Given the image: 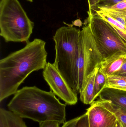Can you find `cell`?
<instances>
[{
  "label": "cell",
  "mask_w": 126,
  "mask_h": 127,
  "mask_svg": "<svg viewBox=\"0 0 126 127\" xmlns=\"http://www.w3.org/2000/svg\"><path fill=\"white\" fill-rule=\"evenodd\" d=\"M97 9L104 10L110 13L126 19V0H123L110 7H98Z\"/></svg>",
  "instance_id": "obj_17"
},
{
  "label": "cell",
  "mask_w": 126,
  "mask_h": 127,
  "mask_svg": "<svg viewBox=\"0 0 126 127\" xmlns=\"http://www.w3.org/2000/svg\"><path fill=\"white\" fill-rule=\"evenodd\" d=\"M79 117L72 119L66 122L63 124V126L61 127H74L78 120Z\"/></svg>",
  "instance_id": "obj_22"
},
{
  "label": "cell",
  "mask_w": 126,
  "mask_h": 127,
  "mask_svg": "<svg viewBox=\"0 0 126 127\" xmlns=\"http://www.w3.org/2000/svg\"><path fill=\"white\" fill-rule=\"evenodd\" d=\"M89 127H115L117 119L114 114L94 102L87 110Z\"/></svg>",
  "instance_id": "obj_8"
},
{
  "label": "cell",
  "mask_w": 126,
  "mask_h": 127,
  "mask_svg": "<svg viewBox=\"0 0 126 127\" xmlns=\"http://www.w3.org/2000/svg\"><path fill=\"white\" fill-rule=\"evenodd\" d=\"M80 31L72 26H64L58 28L53 36L55 50L53 64L69 86L77 94Z\"/></svg>",
  "instance_id": "obj_3"
},
{
  "label": "cell",
  "mask_w": 126,
  "mask_h": 127,
  "mask_svg": "<svg viewBox=\"0 0 126 127\" xmlns=\"http://www.w3.org/2000/svg\"><path fill=\"white\" fill-rule=\"evenodd\" d=\"M46 44L35 39L0 60V102L14 95L31 73L44 69L47 64Z\"/></svg>",
  "instance_id": "obj_1"
},
{
  "label": "cell",
  "mask_w": 126,
  "mask_h": 127,
  "mask_svg": "<svg viewBox=\"0 0 126 127\" xmlns=\"http://www.w3.org/2000/svg\"><path fill=\"white\" fill-rule=\"evenodd\" d=\"M39 127H60V123L56 122L47 121L39 123Z\"/></svg>",
  "instance_id": "obj_20"
},
{
  "label": "cell",
  "mask_w": 126,
  "mask_h": 127,
  "mask_svg": "<svg viewBox=\"0 0 126 127\" xmlns=\"http://www.w3.org/2000/svg\"><path fill=\"white\" fill-rule=\"evenodd\" d=\"M92 12L106 22L126 43V19L102 9H97Z\"/></svg>",
  "instance_id": "obj_9"
},
{
  "label": "cell",
  "mask_w": 126,
  "mask_h": 127,
  "mask_svg": "<svg viewBox=\"0 0 126 127\" xmlns=\"http://www.w3.org/2000/svg\"><path fill=\"white\" fill-rule=\"evenodd\" d=\"M126 60V53L117 52L102 62L99 69L107 77L112 75L121 68Z\"/></svg>",
  "instance_id": "obj_11"
},
{
  "label": "cell",
  "mask_w": 126,
  "mask_h": 127,
  "mask_svg": "<svg viewBox=\"0 0 126 127\" xmlns=\"http://www.w3.org/2000/svg\"><path fill=\"white\" fill-rule=\"evenodd\" d=\"M112 75L126 77V60L124 62L121 68Z\"/></svg>",
  "instance_id": "obj_21"
},
{
  "label": "cell",
  "mask_w": 126,
  "mask_h": 127,
  "mask_svg": "<svg viewBox=\"0 0 126 127\" xmlns=\"http://www.w3.org/2000/svg\"></svg>",
  "instance_id": "obj_26"
},
{
  "label": "cell",
  "mask_w": 126,
  "mask_h": 127,
  "mask_svg": "<svg viewBox=\"0 0 126 127\" xmlns=\"http://www.w3.org/2000/svg\"><path fill=\"white\" fill-rule=\"evenodd\" d=\"M107 78V76L101 72L99 69L97 72L95 80L94 96L95 99L98 97L102 90L106 87Z\"/></svg>",
  "instance_id": "obj_16"
},
{
  "label": "cell",
  "mask_w": 126,
  "mask_h": 127,
  "mask_svg": "<svg viewBox=\"0 0 126 127\" xmlns=\"http://www.w3.org/2000/svg\"><path fill=\"white\" fill-rule=\"evenodd\" d=\"M123 0H100L97 9L98 7H110Z\"/></svg>",
  "instance_id": "obj_18"
},
{
  "label": "cell",
  "mask_w": 126,
  "mask_h": 127,
  "mask_svg": "<svg viewBox=\"0 0 126 127\" xmlns=\"http://www.w3.org/2000/svg\"><path fill=\"white\" fill-rule=\"evenodd\" d=\"M79 57L78 62L77 93L86 84L88 76L104 60L98 50L89 24L79 33Z\"/></svg>",
  "instance_id": "obj_5"
},
{
  "label": "cell",
  "mask_w": 126,
  "mask_h": 127,
  "mask_svg": "<svg viewBox=\"0 0 126 127\" xmlns=\"http://www.w3.org/2000/svg\"><path fill=\"white\" fill-rule=\"evenodd\" d=\"M0 127H27L23 118L10 110L0 109Z\"/></svg>",
  "instance_id": "obj_13"
},
{
  "label": "cell",
  "mask_w": 126,
  "mask_h": 127,
  "mask_svg": "<svg viewBox=\"0 0 126 127\" xmlns=\"http://www.w3.org/2000/svg\"><path fill=\"white\" fill-rule=\"evenodd\" d=\"M93 102L103 106L112 112L116 116L118 120L120 122L124 127H126V110L118 107L111 103L105 101L99 100Z\"/></svg>",
  "instance_id": "obj_14"
},
{
  "label": "cell",
  "mask_w": 126,
  "mask_h": 127,
  "mask_svg": "<svg viewBox=\"0 0 126 127\" xmlns=\"http://www.w3.org/2000/svg\"><path fill=\"white\" fill-rule=\"evenodd\" d=\"M14 95L7 108L21 118L39 123L54 121L61 124L66 122L67 104L61 103L51 90L26 86Z\"/></svg>",
  "instance_id": "obj_2"
},
{
  "label": "cell",
  "mask_w": 126,
  "mask_h": 127,
  "mask_svg": "<svg viewBox=\"0 0 126 127\" xmlns=\"http://www.w3.org/2000/svg\"><path fill=\"white\" fill-rule=\"evenodd\" d=\"M100 100L107 101L126 110V91L105 87L98 95Z\"/></svg>",
  "instance_id": "obj_10"
},
{
  "label": "cell",
  "mask_w": 126,
  "mask_h": 127,
  "mask_svg": "<svg viewBox=\"0 0 126 127\" xmlns=\"http://www.w3.org/2000/svg\"><path fill=\"white\" fill-rule=\"evenodd\" d=\"M44 80L51 91L66 104L75 105L78 102L77 94L69 86L53 64L48 62L43 72Z\"/></svg>",
  "instance_id": "obj_7"
},
{
  "label": "cell",
  "mask_w": 126,
  "mask_h": 127,
  "mask_svg": "<svg viewBox=\"0 0 126 127\" xmlns=\"http://www.w3.org/2000/svg\"><path fill=\"white\" fill-rule=\"evenodd\" d=\"M88 24L99 52L105 60L118 52L126 53V43L103 19L91 10L88 12Z\"/></svg>",
  "instance_id": "obj_6"
},
{
  "label": "cell",
  "mask_w": 126,
  "mask_h": 127,
  "mask_svg": "<svg viewBox=\"0 0 126 127\" xmlns=\"http://www.w3.org/2000/svg\"><path fill=\"white\" fill-rule=\"evenodd\" d=\"M74 127H89L88 115L86 112L79 116Z\"/></svg>",
  "instance_id": "obj_19"
},
{
  "label": "cell",
  "mask_w": 126,
  "mask_h": 127,
  "mask_svg": "<svg viewBox=\"0 0 126 127\" xmlns=\"http://www.w3.org/2000/svg\"><path fill=\"white\" fill-rule=\"evenodd\" d=\"M100 67L96 68L88 76L86 84L80 93V100L86 104H91L95 100L94 96V82L97 72Z\"/></svg>",
  "instance_id": "obj_12"
},
{
  "label": "cell",
  "mask_w": 126,
  "mask_h": 127,
  "mask_svg": "<svg viewBox=\"0 0 126 127\" xmlns=\"http://www.w3.org/2000/svg\"><path fill=\"white\" fill-rule=\"evenodd\" d=\"M106 87L126 91V77L115 75L108 76Z\"/></svg>",
  "instance_id": "obj_15"
},
{
  "label": "cell",
  "mask_w": 126,
  "mask_h": 127,
  "mask_svg": "<svg viewBox=\"0 0 126 127\" xmlns=\"http://www.w3.org/2000/svg\"><path fill=\"white\" fill-rule=\"evenodd\" d=\"M115 127H124L123 125H122L120 122L118 120L117 121V123H116V125Z\"/></svg>",
  "instance_id": "obj_24"
},
{
  "label": "cell",
  "mask_w": 126,
  "mask_h": 127,
  "mask_svg": "<svg viewBox=\"0 0 126 127\" xmlns=\"http://www.w3.org/2000/svg\"><path fill=\"white\" fill-rule=\"evenodd\" d=\"M34 26L18 0L0 1V35L6 42H28Z\"/></svg>",
  "instance_id": "obj_4"
},
{
  "label": "cell",
  "mask_w": 126,
  "mask_h": 127,
  "mask_svg": "<svg viewBox=\"0 0 126 127\" xmlns=\"http://www.w3.org/2000/svg\"><path fill=\"white\" fill-rule=\"evenodd\" d=\"M100 0H88L89 9L92 11L96 9Z\"/></svg>",
  "instance_id": "obj_23"
},
{
  "label": "cell",
  "mask_w": 126,
  "mask_h": 127,
  "mask_svg": "<svg viewBox=\"0 0 126 127\" xmlns=\"http://www.w3.org/2000/svg\"><path fill=\"white\" fill-rule=\"evenodd\" d=\"M27 0L31 2H32V1H33V0Z\"/></svg>",
  "instance_id": "obj_25"
}]
</instances>
